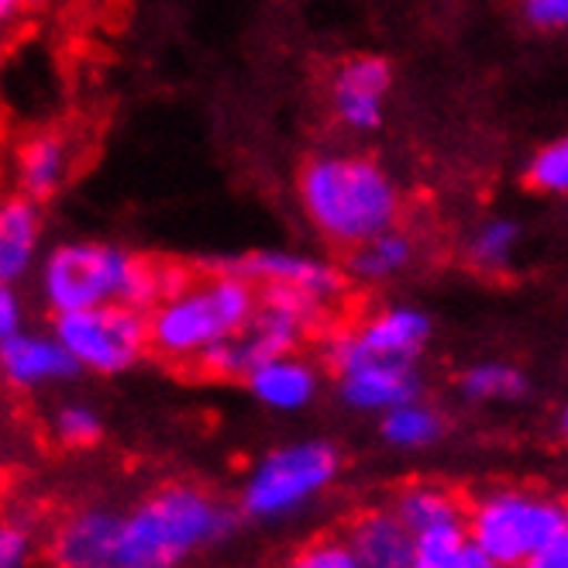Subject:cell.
<instances>
[{
    "instance_id": "25",
    "label": "cell",
    "mask_w": 568,
    "mask_h": 568,
    "mask_svg": "<svg viewBox=\"0 0 568 568\" xmlns=\"http://www.w3.org/2000/svg\"><path fill=\"white\" fill-rule=\"evenodd\" d=\"M527 183L541 193H568V135L551 139L530 155Z\"/></svg>"
},
{
    "instance_id": "23",
    "label": "cell",
    "mask_w": 568,
    "mask_h": 568,
    "mask_svg": "<svg viewBox=\"0 0 568 568\" xmlns=\"http://www.w3.org/2000/svg\"><path fill=\"white\" fill-rule=\"evenodd\" d=\"M524 373L507 362H479L462 376V393L473 404H507V399L524 396Z\"/></svg>"
},
{
    "instance_id": "7",
    "label": "cell",
    "mask_w": 568,
    "mask_h": 568,
    "mask_svg": "<svg viewBox=\"0 0 568 568\" xmlns=\"http://www.w3.org/2000/svg\"><path fill=\"white\" fill-rule=\"evenodd\" d=\"M338 476V452L327 442H296L255 462L242 486V514L258 524L304 510Z\"/></svg>"
},
{
    "instance_id": "3",
    "label": "cell",
    "mask_w": 568,
    "mask_h": 568,
    "mask_svg": "<svg viewBox=\"0 0 568 568\" xmlns=\"http://www.w3.org/2000/svg\"><path fill=\"white\" fill-rule=\"evenodd\" d=\"M258 307L252 280L231 273L227 265L204 280H180L149 311L152 352L173 362H200V355L239 334Z\"/></svg>"
},
{
    "instance_id": "31",
    "label": "cell",
    "mask_w": 568,
    "mask_h": 568,
    "mask_svg": "<svg viewBox=\"0 0 568 568\" xmlns=\"http://www.w3.org/2000/svg\"><path fill=\"white\" fill-rule=\"evenodd\" d=\"M534 568H568V534L561 541H555L538 561H534Z\"/></svg>"
},
{
    "instance_id": "5",
    "label": "cell",
    "mask_w": 568,
    "mask_h": 568,
    "mask_svg": "<svg viewBox=\"0 0 568 568\" xmlns=\"http://www.w3.org/2000/svg\"><path fill=\"white\" fill-rule=\"evenodd\" d=\"M321 300L293 286H262L252 321L227 342L200 355V365L221 379H245L255 365L293 352L321 317Z\"/></svg>"
},
{
    "instance_id": "20",
    "label": "cell",
    "mask_w": 568,
    "mask_h": 568,
    "mask_svg": "<svg viewBox=\"0 0 568 568\" xmlns=\"http://www.w3.org/2000/svg\"><path fill=\"white\" fill-rule=\"evenodd\" d=\"M410 258H414V242L389 227V231H379L376 239L352 248L348 270L362 283H383L396 273H404Z\"/></svg>"
},
{
    "instance_id": "19",
    "label": "cell",
    "mask_w": 568,
    "mask_h": 568,
    "mask_svg": "<svg viewBox=\"0 0 568 568\" xmlns=\"http://www.w3.org/2000/svg\"><path fill=\"white\" fill-rule=\"evenodd\" d=\"M414 568H493L489 555L476 545L469 520H448L414 538Z\"/></svg>"
},
{
    "instance_id": "14",
    "label": "cell",
    "mask_w": 568,
    "mask_h": 568,
    "mask_svg": "<svg viewBox=\"0 0 568 568\" xmlns=\"http://www.w3.org/2000/svg\"><path fill=\"white\" fill-rule=\"evenodd\" d=\"M124 517L111 510H83L70 517L52 541L55 565L65 568H118Z\"/></svg>"
},
{
    "instance_id": "29",
    "label": "cell",
    "mask_w": 568,
    "mask_h": 568,
    "mask_svg": "<svg viewBox=\"0 0 568 568\" xmlns=\"http://www.w3.org/2000/svg\"><path fill=\"white\" fill-rule=\"evenodd\" d=\"M31 555V534L24 524L0 527V568H21Z\"/></svg>"
},
{
    "instance_id": "1",
    "label": "cell",
    "mask_w": 568,
    "mask_h": 568,
    "mask_svg": "<svg viewBox=\"0 0 568 568\" xmlns=\"http://www.w3.org/2000/svg\"><path fill=\"white\" fill-rule=\"evenodd\" d=\"M300 207L331 245L355 248L389 231L399 217V190L365 155H317L296 180Z\"/></svg>"
},
{
    "instance_id": "26",
    "label": "cell",
    "mask_w": 568,
    "mask_h": 568,
    "mask_svg": "<svg viewBox=\"0 0 568 568\" xmlns=\"http://www.w3.org/2000/svg\"><path fill=\"white\" fill-rule=\"evenodd\" d=\"M104 434V420L87 404H65L55 414V438L70 448H93Z\"/></svg>"
},
{
    "instance_id": "6",
    "label": "cell",
    "mask_w": 568,
    "mask_h": 568,
    "mask_svg": "<svg viewBox=\"0 0 568 568\" xmlns=\"http://www.w3.org/2000/svg\"><path fill=\"white\" fill-rule=\"evenodd\" d=\"M469 530L493 568H534V561L568 534V507L548 496L499 489L473 507Z\"/></svg>"
},
{
    "instance_id": "15",
    "label": "cell",
    "mask_w": 568,
    "mask_h": 568,
    "mask_svg": "<svg viewBox=\"0 0 568 568\" xmlns=\"http://www.w3.org/2000/svg\"><path fill=\"white\" fill-rule=\"evenodd\" d=\"M245 383L262 407L280 410V414L304 410L317 396V369L296 352H286V355H276L270 362L255 365L245 376Z\"/></svg>"
},
{
    "instance_id": "4",
    "label": "cell",
    "mask_w": 568,
    "mask_h": 568,
    "mask_svg": "<svg viewBox=\"0 0 568 568\" xmlns=\"http://www.w3.org/2000/svg\"><path fill=\"white\" fill-rule=\"evenodd\" d=\"M235 517L196 486H165L124 517L118 568H170L214 548Z\"/></svg>"
},
{
    "instance_id": "2",
    "label": "cell",
    "mask_w": 568,
    "mask_h": 568,
    "mask_svg": "<svg viewBox=\"0 0 568 568\" xmlns=\"http://www.w3.org/2000/svg\"><path fill=\"white\" fill-rule=\"evenodd\" d=\"M176 283L180 280L165 283L149 262L111 242H62L39 270V293L52 314L114 304V300L149 311Z\"/></svg>"
},
{
    "instance_id": "21",
    "label": "cell",
    "mask_w": 568,
    "mask_h": 568,
    "mask_svg": "<svg viewBox=\"0 0 568 568\" xmlns=\"http://www.w3.org/2000/svg\"><path fill=\"white\" fill-rule=\"evenodd\" d=\"M442 414L420 404V399H410V404L383 414V438L399 452H424L442 438Z\"/></svg>"
},
{
    "instance_id": "8",
    "label": "cell",
    "mask_w": 568,
    "mask_h": 568,
    "mask_svg": "<svg viewBox=\"0 0 568 568\" xmlns=\"http://www.w3.org/2000/svg\"><path fill=\"white\" fill-rule=\"evenodd\" d=\"M52 331L73 352L80 373L93 376H121L152 348L149 317L121 300L55 314Z\"/></svg>"
},
{
    "instance_id": "12",
    "label": "cell",
    "mask_w": 568,
    "mask_h": 568,
    "mask_svg": "<svg viewBox=\"0 0 568 568\" xmlns=\"http://www.w3.org/2000/svg\"><path fill=\"white\" fill-rule=\"evenodd\" d=\"M231 273H239L258 286H293V290H304L311 296H317L321 304L334 300L345 290V273L334 270L331 262L321 258H307V255H296V252H248L235 262H227Z\"/></svg>"
},
{
    "instance_id": "28",
    "label": "cell",
    "mask_w": 568,
    "mask_h": 568,
    "mask_svg": "<svg viewBox=\"0 0 568 568\" xmlns=\"http://www.w3.org/2000/svg\"><path fill=\"white\" fill-rule=\"evenodd\" d=\"M524 18L538 31H561L568 28V0H524Z\"/></svg>"
},
{
    "instance_id": "27",
    "label": "cell",
    "mask_w": 568,
    "mask_h": 568,
    "mask_svg": "<svg viewBox=\"0 0 568 568\" xmlns=\"http://www.w3.org/2000/svg\"><path fill=\"white\" fill-rule=\"evenodd\" d=\"M300 568H358V551L352 541H334V538H324V541H314L311 548L300 551L296 558Z\"/></svg>"
},
{
    "instance_id": "16",
    "label": "cell",
    "mask_w": 568,
    "mask_h": 568,
    "mask_svg": "<svg viewBox=\"0 0 568 568\" xmlns=\"http://www.w3.org/2000/svg\"><path fill=\"white\" fill-rule=\"evenodd\" d=\"M42 242V214L31 196H11L0 211V280L18 283L36 265Z\"/></svg>"
},
{
    "instance_id": "10",
    "label": "cell",
    "mask_w": 568,
    "mask_h": 568,
    "mask_svg": "<svg viewBox=\"0 0 568 568\" xmlns=\"http://www.w3.org/2000/svg\"><path fill=\"white\" fill-rule=\"evenodd\" d=\"M389 87H393V70L386 59L355 55L334 73L331 83L334 114L352 131H376L383 124Z\"/></svg>"
},
{
    "instance_id": "11",
    "label": "cell",
    "mask_w": 568,
    "mask_h": 568,
    "mask_svg": "<svg viewBox=\"0 0 568 568\" xmlns=\"http://www.w3.org/2000/svg\"><path fill=\"white\" fill-rule=\"evenodd\" d=\"M338 389L352 410L383 417L396 407L410 404V399H420V376L414 369V362L369 358L338 373Z\"/></svg>"
},
{
    "instance_id": "30",
    "label": "cell",
    "mask_w": 568,
    "mask_h": 568,
    "mask_svg": "<svg viewBox=\"0 0 568 568\" xmlns=\"http://www.w3.org/2000/svg\"><path fill=\"white\" fill-rule=\"evenodd\" d=\"M21 321H24L21 296L14 293V283H4V286H0V338H11V334H18Z\"/></svg>"
},
{
    "instance_id": "32",
    "label": "cell",
    "mask_w": 568,
    "mask_h": 568,
    "mask_svg": "<svg viewBox=\"0 0 568 568\" xmlns=\"http://www.w3.org/2000/svg\"><path fill=\"white\" fill-rule=\"evenodd\" d=\"M45 0H0V18H14L18 11H28V8H39Z\"/></svg>"
},
{
    "instance_id": "13",
    "label": "cell",
    "mask_w": 568,
    "mask_h": 568,
    "mask_svg": "<svg viewBox=\"0 0 568 568\" xmlns=\"http://www.w3.org/2000/svg\"><path fill=\"white\" fill-rule=\"evenodd\" d=\"M0 373L14 389H36L49 383H62L80 373L73 352L59 342V334H31L18 331L0 338Z\"/></svg>"
},
{
    "instance_id": "9",
    "label": "cell",
    "mask_w": 568,
    "mask_h": 568,
    "mask_svg": "<svg viewBox=\"0 0 568 568\" xmlns=\"http://www.w3.org/2000/svg\"><path fill=\"white\" fill-rule=\"evenodd\" d=\"M430 317L417 307H386L355 331H338L324 342V358L334 373H345L369 358L417 362L430 342Z\"/></svg>"
},
{
    "instance_id": "18",
    "label": "cell",
    "mask_w": 568,
    "mask_h": 568,
    "mask_svg": "<svg viewBox=\"0 0 568 568\" xmlns=\"http://www.w3.org/2000/svg\"><path fill=\"white\" fill-rule=\"evenodd\" d=\"M365 568H410L414 565V534L393 510L369 514L352 527L348 538Z\"/></svg>"
},
{
    "instance_id": "17",
    "label": "cell",
    "mask_w": 568,
    "mask_h": 568,
    "mask_svg": "<svg viewBox=\"0 0 568 568\" xmlns=\"http://www.w3.org/2000/svg\"><path fill=\"white\" fill-rule=\"evenodd\" d=\"M65 173H70V149L59 135H31L14 152V180L18 190L31 200H49Z\"/></svg>"
},
{
    "instance_id": "24",
    "label": "cell",
    "mask_w": 568,
    "mask_h": 568,
    "mask_svg": "<svg viewBox=\"0 0 568 568\" xmlns=\"http://www.w3.org/2000/svg\"><path fill=\"white\" fill-rule=\"evenodd\" d=\"M517 239H520V227L514 221L493 217V221L476 227V235L469 242V262L476 265V270H483V273L504 270V265L514 258Z\"/></svg>"
},
{
    "instance_id": "33",
    "label": "cell",
    "mask_w": 568,
    "mask_h": 568,
    "mask_svg": "<svg viewBox=\"0 0 568 568\" xmlns=\"http://www.w3.org/2000/svg\"><path fill=\"white\" fill-rule=\"evenodd\" d=\"M561 430H565V438H568V410L561 414Z\"/></svg>"
},
{
    "instance_id": "22",
    "label": "cell",
    "mask_w": 568,
    "mask_h": 568,
    "mask_svg": "<svg viewBox=\"0 0 568 568\" xmlns=\"http://www.w3.org/2000/svg\"><path fill=\"white\" fill-rule=\"evenodd\" d=\"M393 514L404 520V527L414 534H424L430 527H438V524H448V520H462V507H458V499L438 486H410L396 496V504H393Z\"/></svg>"
}]
</instances>
